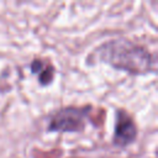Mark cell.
Returning a JSON list of instances; mask_svg holds the SVG:
<instances>
[{
	"instance_id": "2",
	"label": "cell",
	"mask_w": 158,
	"mask_h": 158,
	"mask_svg": "<svg viewBox=\"0 0 158 158\" xmlns=\"http://www.w3.org/2000/svg\"><path fill=\"white\" fill-rule=\"evenodd\" d=\"M86 110L67 107L57 111L51 120L49 128L54 131H79L84 127Z\"/></svg>"
},
{
	"instance_id": "1",
	"label": "cell",
	"mask_w": 158,
	"mask_h": 158,
	"mask_svg": "<svg viewBox=\"0 0 158 158\" xmlns=\"http://www.w3.org/2000/svg\"><path fill=\"white\" fill-rule=\"evenodd\" d=\"M98 53L102 60L132 73H144L153 64L151 53L128 40L109 41L98 48Z\"/></svg>"
},
{
	"instance_id": "3",
	"label": "cell",
	"mask_w": 158,
	"mask_h": 158,
	"mask_svg": "<svg viewBox=\"0 0 158 158\" xmlns=\"http://www.w3.org/2000/svg\"><path fill=\"white\" fill-rule=\"evenodd\" d=\"M137 135V128L133 120L125 112H116V125H115V143L118 146H126L131 143Z\"/></svg>"
}]
</instances>
